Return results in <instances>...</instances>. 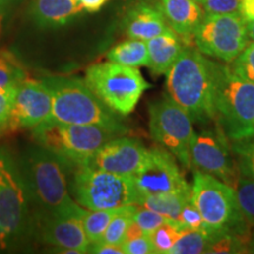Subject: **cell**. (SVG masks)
I'll list each match as a JSON object with an SVG mask.
<instances>
[{
  "instance_id": "obj_22",
  "label": "cell",
  "mask_w": 254,
  "mask_h": 254,
  "mask_svg": "<svg viewBox=\"0 0 254 254\" xmlns=\"http://www.w3.org/2000/svg\"><path fill=\"white\" fill-rule=\"evenodd\" d=\"M107 59H109V62L132 66V67L147 66V43L140 39L129 38V40L124 41L119 45L114 46L112 50H110L107 53Z\"/></svg>"
},
{
  "instance_id": "obj_12",
  "label": "cell",
  "mask_w": 254,
  "mask_h": 254,
  "mask_svg": "<svg viewBox=\"0 0 254 254\" xmlns=\"http://www.w3.org/2000/svg\"><path fill=\"white\" fill-rule=\"evenodd\" d=\"M192 168L204 171L234 189L240 177L226 135L220 129H204L190 145Z\"/></svg>"
},
{
  "instance_id": "obj_30",
  "label": "cell",
  "mask_w": 254,
  "mask_h": 254,
  "mask_svg": "<svg viewBox=\"0 0 254 254\" xmlns=\"http://www.w3.org/2000/svg\"><path fill=\"white\" fill-rule=\"evenodd\" d=\"M230 66L238 75L254 84V43L247 45Z\"/></svg>"
},
{
  "instance_id": "obj_6",
  "label": "cell",
  "mask_w": 254,
  "mask_h": 254,
  "mask_svg": "<svg viewBox=\"0 0 254 254\" xmlns=\"http://www.w3.org/2000/svg\"><path fill=\"white\" fill-rule=\"evenodd\" d=\"M32 136L38 146L51 152L65 166H80L111 139L120 136L93 125H72L46 120L34 127Z\"/></svg>"
},
{
  "instance_id": "obj_31",
  "label": "cell",
  "mask_w": 254,
  "mask_h": 254,
  "mask_svg": "<svg viewBox=\"0 0 254 254\" xmlns=\"http://www.w3.org/2000/svg\"><path fill=\"white\" fill-rule=\"evenodd\" d=\"M170 220L164 215L159 214L158 212L152 211L150 208L141 207L136 208V211L133 214V221L145 232L146 234H151L152 232L157 230L159 226Z\"/></svg>"
},
{
  "instance_id": "obj_26",
  "label": "cell",
  "mask_w": 254,
  "mask_h": 254,
  "mask_svg": "<svg viewBox=\"0 0 254 254\" xmlns=\"http://www.w3.org/2000/svg\"><path fill=\"white\" fill-rule=\"evenodd\" d=\"M209 243H211V233L208 231L186 230L170 251V254L206 253Z\"/></svg>"
},
{
  "instance_id": "obj_10",
  "label": "cell",
  "mask_w": 254,
  "mask_h": 254,
  "mask_svg": "<svg viewBox=\"0 0 254 254\" xmlns=\"http://www.w3.org/2000/svg\"><path fill=\"white\" fill-rule=\"evenodd\" d=\"M150 132L152 138L184 167L192 168L190 145L195 136L193 122L189 113L168 95L150 105Z\"/></svg>"
},
{
  "instance_id": "obj_36",
  "label": "cell",
  "mask_w": 254,
  "mask_h": 254,
  "mask_svg": "<svg viewBox=\"0 0 254 254\" xmlns=\"http://www.w3.org/2000/svg\"><path fill=\"white\" fill-rule=\"evenodd\" d=\"M87 253H95V254H125L123 250V246L113 245V244L103 243V241H98V243L91 244L88 247Z\"/></svg>"
},
{
  "instance_id": "obj_8",
  "label": "cell",
  "mask_w": 254,
  "mask_h": 254,
  "mask_svg": "<svg viewBox=\"0 0 254 254\" xmlns=\"http://www.w3.org/2000/svg\"><path fill=\"white\" fill-rule=\"evenodd\" d=\"M85 84L103 103L120 116H128L151 87L138 67L107 62L87 68Z\"/></svg>"
},
{
  "instance_id": "obj_35",
  "label": "cell",
  "mask_w": 254,
  "mask_h": 254,
  "mask_svg": "<svg viewBox=\"0 0 254 254\" xmlns=\"http://www.w3.org/2000/svg\"><path fill=\"white\" fill-rule=\"evenodd\" d=\"M241 0H201L202 8L207 14H230L239 12Z\"/></svg>"
},
{
  "instance_id": "obj_7",
  "label": "cell",
  "mask_w": 254,
  "mask_h": 254,
  "mask_svg": "<svg viewBox=\"0 0 254 254\" xmlns=\"http://www.w3.org/2000/svg\"><path fill=\"white\" fill-rule=\"evenodd\" d=\"M32 227L30 196L20 168L0 153V251L18 245Z\"/></svg>"
},
{
  "instance_id": "obj_19",
  "label": "cell",
  "mask_w": 254,
  "mask_h": 254,
  "mask_svg": "<svg viewBox=\"0 0 254 254\" xmlns=\"http://www.w3.org/2000/svg\"><path fill=\"white\" fill-rule=\"evenodd\" d=\"M82 11L78 0H33L30 8L34 23L44 28L64 26Z\"/></svg>"
},
{
  "instance_id": "obj_28",
  "label": "cell",
  "mask_w": 254,
  "mask_h": 254,
  "mask_svg": "<svg viewBox=\"0 0 254 254\" xmlns=\"http://www.w3.org/2000/svg\"><path fill=\"white\" fill-rule=\"evenodd\" d=\"M25 72L11 53L0 51V88L13 86L25 79Z\"/></svg>"
},
{
  "instance_id": "obj_20",
  "label": "cell",
  "mask_w": 254,
  "mask_h": 254,
  "mask_svg": "<svg viewBox=\"0 0 254 254\" xmlns=\"http://www.w3.org/2000/svg\"><path fill=\"white\" fill-rule=\"evenodd\" d=\"M163 12L148 5H139L126 19V33L132 39L147 41L168 30Z\"/></svg>"
},
{
  "instance_id": "obj_37",
  "label": "cell",
  "mask_w": 254,
  "mask_h": 254,
  "mask_svg": "<svg viewBox=\"0 0 254 254\" xmlns=\"http://www.w3.org/2000/svg\"><path fill=\"white\" fill-rule=\"evenodd\" d=\"M239 13L247 24L254 20V0H241Z\"/></svg>"
},
{
  "instance_id": "obj_13",
  "label": "cell",
  "mask_w": 254,
  "mask_h": 254,
  "mask_svg": "<svg viewBox=\"0 0 254 254\" xmlns=\"http://www.w3.org/2000/svg\"><path fill=\"white\" fill-rule=\"evenodd\" d=\"M132 178L140 198L192 190V186L186 182L174 155L165 148L147 150L144 163Z\"/></svg>"
},
{
  "instance_id": "obj_40",
  "label": "cell",
  "mask_w": 254,
  "mask_h": 254,
  "mask_svg": "<svg viewBox=\"0 0 254 254\" xmlns=\"http://www.w3.org/2000/svg\"><path fill=\"white\" fill-rule=\"evenodd\" d=\"M246 253H254V231H251L249 241H247Z\"/></svg>"
},
{
  "instance_id": "obj_16",
  "label": "cell",
  "mask_w": 254,
  "mask_h": 254,
  "mask_svg": "<svg viewBox=\"0 0 254 254\" xmlns=\"http://www.w3.org/2000/svg\"><path fill=\"white\" fill-rule=\"evenodd\" d=\"M146 154L147 150L134 139L113 138L101 146L84 165L118 176L133 177L141 167Z\"/></svg>"
},
{
  "instance_id": "obj_41",
  "label": "cell",
  "mask_w": 254,
  "mask_h": 254,
  "mask_svg": "<svg viewBox=\"0 0 254 254\" xmlns=\"http://www.w3.org/2000/svg\"><path fill=\"white\" fill-rule=\"evenodd\" d=\"M247 28H249L250 39H252L254 41V20L247 24Z\"/></svg>"
},
{
  "instance_id": "obj_2",
  "label": "cell",
  "mask_w": 254,
  "mask_h": 254,
  "mask_svg": "<svg viewBox=\"0 0 254 254\" xmlns=\"http://www.w3.org/2000/svg\"><path fill=\"white\" fill-rule=\"evenodd\" d=\"M213 114L218 128L233 142L254 136V84L231 66L212 62Z\"/></svg>"
},
{
  "instance_id": "obj_5",
  "label": "cell",
  "mask_w": 254,
  "mask_h": 254,
  "mask_svg": "<svg viewBox=\"0 0 254 254\" xmlns=\"http://www.w3.org/2000/svg\"><path fill=\"white\" fill-rule=\"evenodd\" d=\"M190 201L198 208L208 232H228L246 237L251 234V225L241 213L236 190L194 167Z\"/></svg>"
},
{
  "instance_id": "obj_27",
  "label": "cell",
  "mask_w": 254,
  "mask_h": 254,
  "mask_svg": "<svg viewBox=\"0 0 254 254\" xmlns=\"http://www.w3.org/2000/svg\"><path fill=\"white\" fill-rule=\"evenodd\" d=\"M236 194L239 208L244 218L251 225L254 226V179L240 176L236 187Z\"/></svg>"
},
{
  "instance_id": "obj_25",
  "label": "cell",
  "mask_w": 254,
  "mask_h": 254,
  "mask_svg": "<svg viewBox=\"0 0 254 254\" xmlns=\"http://www.w3.org/2000/svg\"><path fill=\"white\" fill-rule=\"evenodd\" d=\"M185 231L186 230H184L178 222L168 220L152 232L151 234H148L152 245L154 247L155 254H170V251L176 245V243Z\"/></svg>"
},
{
  "instance_id": "obj_24",
  "label": "cell",
  "mask_w": 254,
  "mask_h": 254,
  "mask_svg": "<svg viewBox=\"0 0 254 254\" xmlns=\"http://www.w3.org/2000/svg\"><path fill=\"white\" fill-rule=\"evenodd\" d=\"M136 208H138V205L125 206L123 211L118 215H116L110 222L100 241L122 246L125 241L127 230H128L133 220V214H134Z\"/></svg>"
},
{
  "instance_id": "obj_32",
  "label": "cell",
  "mask_w": 254,
  "mask_h": 254,
  "mask_svg": "<svg viewBox=\"0 0 254 254\" xmlns=\"http://www.w3.org/2000/svg\"><path fill=\"white\" fill-rule=\"evenodd\" d=\"M178 224L182 226L184 230L192 231H208L206 226L204 219L198 211V208L193 205L192 201L187 202L180 212Z\"/></svg>"
},
{
  "instance_id": "obj_17",
  "label": "cell",
  "mask_w": 254,
  "mask_h": 254,
  "mask_svg": "<svg viewBox=\"0 0 254 254\" xmlns=\"http://www.w3.org/2000/svg\"><path fill=\"white\" fill-rule=\"evenodd\" d=\"M161 12L170 26L183 39H190L205 17L195 0H161Z\"/></svg>"
},
{
  "instance_id": "obj_4",
  "label": "cell",
  "mask_w": 254,
  "mask_h": 254,
  "mask_svg": "<svg viewBox=\"0 0 254 254\" xmlns=\"http://www.w3.org/2000/svg\"><path fill=\"white\" fill-rule=\"evenodd\" d=\"M64 165L55 154L38 146L24 155L20 171L30 202L36 207L34 219L49 217L75 207L69 195Z\"/></svg>"
},
{
  "instance_id": "obj_21",
  "label": "cell",
  "mask_w": 254,
  "mask_h": 254,
  "mask_svg": "<svg viewBox=\"0 0 254 254\" xmlns=\"http://www.w3.org/2000/svg\"><path fill=\"white\" fill-rule=\"evenodd\" d=\"M190 192L164 193V194H153L141 196L138 206L150 208L158 212L170 220L178 222L180 212L187 202L190 201Z\"/></svg>"
},
{
  "instance_id": "obj_1",
  "label": "cell",
  "mask_w": 254,
  "mask_h": 254,
  "mask_svg": "<svg viewBox=\"0 0 254 254\" xmlns=\"http://www.w3.org/2000/svg\"><path fill=\"white\" fill-rule=\"evenodd\" d=\"M166 75L168 97L189 113L193 123L204 125L214 120L212 62L204 53L185 46Z\"/></svg>"
},
{
  "instance_id": "obj_38",
  "label": "cell",
  "mask_w": 254,
  "mask_h": 254,
  "mask_svg": "<svg viewBox=\"0 0 254 254\" xmlns=\"http://www.w3.org/2000/svg\"><path fill=\"white\" fill-rule=\"evenodd\" d=\"M78 1L84 11L94 13V12L99 11L109 0H78Z\"/></svg>"
},
{
  "instance_id": "obj_11",
  "label": "cell",
  "mask_w": 254,
  "mask_h": 254,
  "mask_svg": "<svg viewBox=\"0 0 254 254\" xmlns=\"http://www.w3.org/2000/svg\"><path fill=\"white\" fill-rule=\"evenodd\" d=\"M204 55L232 63L249 45V28L239 12L205 14L193 36Z\"/></svg>"
},
{
  "instance_id": "obj_23",
  "label": "cell",
  "mask_w": 254,
  "mask_h": 254,
  "mask_svg": "<svg viewBox=\"0 0 254 254\" xmlns=\"http://www.w3.org/2000/svg\"><path fill=\"white\" fill-rule=\"evenodd\" d=\"M124 207L113 209H85L81 217V224L85 234L90 241V245L100 241L110 222L123 211Z\"/></svg>"
},
{
  "instance_id": "obj_42",
  "label": "cell",
  "mask_w": 254,
  "mask_h": 254,
  "mask_svg": "<svg viewBox=\"0 0 254 254\" xmlns=\"http://www.w3.org/2000/svg\"><path fill=\"white\" fill-rule=\"evenodd\" d=\"M195 1H198V2H200V1H201V0H195Z\"/></svg>"
},
{
  "instance_id": "obj_18",
  "label": "cell",
  "mask_w": 254,
  "mask_h": 254,
  "mask_svg": "<svg viewBox=\"0 0 254 254\" xmlns=\"http://www.w3.org/2000/svg\"><path fill=\"white\" fill-rule=\"evenodd\" d=\"M146 43L148 51L147 66L155 75L166 74L185 47L180 40L179 34L171 27Z\"/></svg>"
},
{
  "instance_id": "obj_3",
  "label": "cell",
  "mask_w": 254,
  "mask_h": 254,
  "mask_svg": "<svg viewBox=\"0 0 254 254\" xmlns=\"http://www.w3.org/2000/svg\"><path fill=\"white\" fill-rule=\"evenodd\" d=\"M52 95L51 120L72 125H93L118 135L128 129L112 110L90 90L84 80L71 77L43 79Z\"/></svg>"
},
{
  "instance_id": "obj_39",
  "label": "cell",
  "mask_w": 254,
  "mask_h": 254,
  "mask_svg": "<svg viewBox=\"0 0 254 254\" xmlns=\"http://www.w3.org/2000/svg\"><path fill=\"white\" fill-rule=\"evenodd\" d=\"M13 2L14 0H0V30H1L6 14L8 13V9Z\"/></svg>"
},
{
  "instance_id": "obj_14",
  "label": "cell",
  "mask_w": 254,
  "mask_h": 254,
  "mask_svg": "<svg viewBox=\"0 0 254 254\" xmlns=\"http://www.w3.org/2000/svg\"><path fill=\"white\" fill-rule=\"evenodd\" d=\"M84 211L78 204L67 211L36 219L33 226H37L41 239L63 250L64 253H87L90 241L81 224Z\"/></svg>"
},
{
  "instance_id": "obj_29",
  "label": "cell",
  "mask_w": 254,
  "mask_h": 254,
  "mask_svg": "<svg viewBox=\"0 0 254 254\" xmlns=\"http://www.w3.org/2000/svg\"><path fill=\"white\" fill-rule=\"evenodd\" d=\"M233 151L238 155L240 176L254 179V136L234 142Z\"/></svg>"
},
{
  "instance_id": "obj_34",
  "label": "cell",
  "mask_w": 254,
  "mask_h": 254,
  "mask_svg": "<svg viewBox=\"0 0 254 254\" xmlns=\"http://www.w3.org/2000/svg\"><path fill=\"white\" fill-rule=\"evenodd\" d=\"M122 246L125 254H155L150 236L146 233L126 239Z\"/></svg>"
},
{
  "instance_id": "obj_9",
  "label": "cell",
  "mask_w": 254,
  "mask_h": 254,
  "mask_svg": "<svg viewBox=\"0 0 254 254\" xmlns=\"http://www.w3.org/2000/svg\"><path fill=\"white\" fill-rule=\"evenodd\" d=\"M71 189L77 202L87 209H113L138 205L140 194L132 177L75 166Z\"/></svg>"
},
{
  "instance_id": "obj_33",
  "label": "cell",
  "mask_w": 254,
  "mask_h": 254,
  "mask_svg": "<svg viewBox=\"0 0 254 254\" xmlns=\"http://www.w3.org/2000/svg\"><path fill=\"white\" fill-rule=\"evenodd\" d=\"M17 85L0 88V134L8 131L9 117L13 106Z\"/></svg>"
},
{
  "instance_id": "obj_15",
  "label": "cell",
  "mask_w": 254,
  "mask_h": 254,
  "mask_svg": "<svg viewBox=\"0 0 254 254\" xmlns=\"http://www.w3.org/2000/svg\"><path fill=\"white\" fill-rule=\"evenodd\" d=\"M52 95L44 80L23 79L17 85L8 129L31 128L51 118Z\"/></svg>"
}]
</instances>
